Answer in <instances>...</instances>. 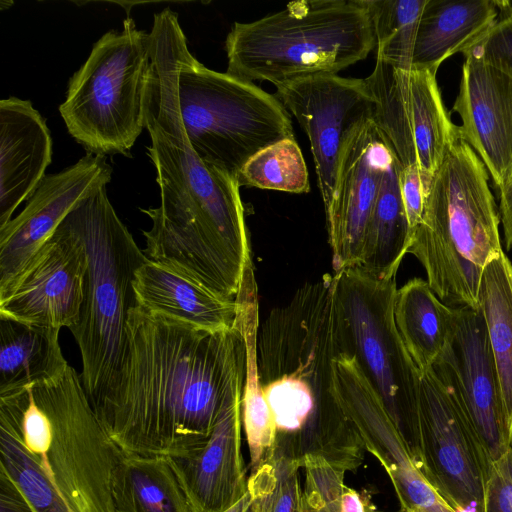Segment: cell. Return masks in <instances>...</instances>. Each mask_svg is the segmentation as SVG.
I'll list each match as a JSON object with an SVG mask.
<instances>
[{
  "label": "cell",
  "mask_w": 512,
  "mask_h": 512,
  "mask_svg": "<svg viewBox=\"0 0 512 512\" xmlns=\"http://www.w3.org/2000/svg\"><path fill=\"white\" fill-rule=\"evenodd\" d=\"M145 94L147 153L156 169L161 204L140 209L146 257L225 297H234L253 265L239 184L205 164L185 133L177 96L180 51L187 40L170 8L156 13Z\"/></svg>",
  "instance_id": "6da1fadb"
},
{
  "label": "cell",
  "mask_w": 512,
  "mask_h": 512,
  "mask_svg": "<svg viewBox=\"0 0 512 512\" xmlns=\"http://www.w3.org/2000/svg\"><path fill=\"white\" fill-rule=\"evenodd\" d=\"M244 368L237 321L208 331L136 304L116 384L95 412L124 453L180 456L209 436Z\"/></svg>",
  "instance_id": "7a4b0ae2"
},
{
  "label": "cell",
  "mask_w": 512,
  "mask_h": 512,
  "mask_svg": "<svg viewBox=\"0 0 512 512\" xmlns=\"http://www.w3.org/2000/svg\"><path fill=\"white\" fill-rule=\"evenodd\" d=\"M338 339L333 275L301 286L259 324L258 376L275 430V448L299 460L325 459L355 472L365 447L338 400Z\"/></svg>",
  "instance_id": "3957f363"
},
{
  "label": "cell",
  "mask_w": 512,
  "mask_h": 512,
  "mask_svg": "<svg viewBox=\"0 0 512 512\" xmlns=\"http://www.w3.org/2000/svg\"><path fill=\"white\" fill-rule=\"evenodd\" d=\"M489 177L460 138L432 179L413 233L408 253L422 264L434 293L452 308H478L484 269L503 253Z\"/></svg>",
  "instance_id": "277c9868"
},
{
  "label": "cell",
  "mask_w": 512,
  "mask_h": 512,
  "mask_svg": "<svg viewBox=\"0 0 512 512\" xmlns=\"http://www.w3.org/2000/svg\"><path fill=\"white\" fill-rule=\"evenodd\" d=\"M0 410L15 421L26 448L75 512H115L111 481L124 452L73 367L0 395Z\"/></svg>",
  "instance_id": "5b68a950"
},
{
  "label": "cell",
  "mask_w": 512,
  "mask_h": 512,
  "mask_svg": "<svg viewBox=\"0 0 512 512\" xmlns=\"http://www.w3.org/2000/svg\"><path fill=\"white\" fill-rule=\"evenodd\" d=\"M376 47L364 0H302L248 23L225 41L227 73L277 87L337 72Z\"/></svg>",
  "instance_id": "8992f818"
},
{
  "label": "cell",
  "mask_w": 512,
  "mask_h": 512,
  "mask_svg": "<svg viewBox=\"0 0 512 512\" xmlns=\"http://www.w3.org/2000/svg\"><path fill=\"white\" fill-rule=\"evenodd\" d=\"M87 255L84 301L69 330L81 353L83 387L96 411L113 390L126 349V325L137 304L133 278L148 258L118 217L106 186L93 189L67 215Z\"/></svg>",
  "instance_id": "52a82bcc"
},
{
  "label": "cell",
  "mask_w": 512,
  "mask_h": 512,
  "mask_svg": "<svg viewBox=\"0 0 512 512\" xmlns=\"http://www.w3.org/2000/svg\"><path fill=\"white\" fill-rule=\"evenodd\" d=\"M177 96L194 151L205 164L236 180L260 150L294 138L290 114L275 95L205 67L190 53L187 40L180 51Z\"/></svg>",
  "instance_id": "ba28073f"
},
{
  "label": "cell",
  "mask_w": 512,
  "mask_h": 512,
  "mask_svg": "<svg viewBox=\"0 0 512 512\" xmlns=\"http://www.w3.org/2000/svg\"><path fill=\"white\" fill-rule=\"evenodd\" d=\"M151 60L150 35L127 17L93 45L68 83L59 112L70 135L89 153L122 154L145 128V94Z\"/></svg>",
  "instance_id": "9c48e42d"
},
{
  "label": "cell",
  "mask_w": 512,
  "mask_h": 512,
  "mask_svg": "<svg viewBox=\"0 0 512 512\" xmlns=\"http://www.w3.org/2000/svg\"><path fill=\"white\" fill-rule=\"evenodd\" d=\"M338 339L384 403L415 463L420 372L398 332L396 278L380 279L359 267L333 273Z\"/></svg>",
  "instance_id": "30bf717a"
},
{
  "label": "cell",
  "mask_w": 512,
  "mask_h": 512,
  "mask_svg": "<svg viewBox=\"0 0 512 512\" xmlns=\"http://www.w3.org/2000/svg\"><path fill=\"white\" fill-rule=\"evenodd\" d=\"M436 70L404 69L376 59L365 82L375 102L373 121L402 167L417 166L430 187L460 139L447 111Z\"/></svg>",
  "instance_id": "8fae6325"
},
{
  "label": "cell",
  "mask_w": 512,
  "mask_h": 512,
  "mask_svg": "<svg viewBox=\"0 0 512 512\" xmlns=\"http://www.w3.org/2000/svg\"><path fill=\"white\" fill-rule=\"evenodd\" d=\"M491 459L463 412L434 374L420 373L415 465L456 512H484Z\"/></svg>",
  "instance_id": "7c38bea8"
},
{
  "label": "cell",
  "mask_w": 512,
  "mask_h": 512,
  "mask_svg": "<svg viewBox=\"0 0 512 512\" xmlns=\"http://www.w3.org/2000/svg\"><path fill=\"white\" fill-rule=\"evenodd\" d=\"M432 370L477 434L491 461L511 446L498 375L479 308H453L446 343Z\"/></svg>",
  "instance_id": "4fadbf2b"
},
{
  "label": "cell",
  "mask_w": 512,
  "mask_h": 512,
  "mask_svg": "<svg viewBox=\"0 0 512 512\" xmlns=\"http://www.w3.org/2000/svg\"><path fill=\"white\" fill-rule=\"evenodd\" d=\"M274 95L308 136L326 212L349 139L373 120L375 102L370 90L364 79L323 74L281 85Z\"/></svg>",
  "instance_id": "5bb4252c"
},
{
  "label": "cell",
  "mask_w": 512,
  "mask_h": 512,
  "mask_svg": "<svg viewBox=\"0 0 512 512\" xmlns=\"http://www.w3.org/2000/svg\"><path fill=\"white\" fill-rule=\"evenodd\" d=\"M87 255L66 217L25 266L0 287V318L70 329L85 294Z\"/></svg>",
  "instance_id": "9a60e30c"
},
{
  "label": "cell",
  "mask_w": 512,
  "mask_h": 512,
  "mask_svg": "<svg viewBox=\"0 0 512 512\" xmlns=\"http://www.w3.org/2000/svg\"><path fill=\"white\" fill-rule=\"evenodd\" d=\"M338 400L355 427L366 452L387 473L401 510L456 512L416 467L408 446L355 359L340 354L335 360Z\"/></svg>",
  "instance_id": "2e32d148"
},
{
  "label": "cell",
  "mask_w": 512,
  "mask_h": 512,
  "mask_svg": "<svg viewBox=\"0 0 512 512\" xmlns=\"http://www.w3.org/2000/svg\"><path fill=\"white\" fill-rule=\"evenodd\" d=\"M393 156L373 120L364 123L349 139L333 201L325 212L334 273L359 265L368 221Z\"/></svg>",
  "instance_id": "e0dca14e"
},
{
  "label": "cell",
  "mask_w": 512,
  "mask_h": 512,
  "mask_svg": "<svg viewBox=\"0 0 512 512\" xmlns=\"http://www.w3.org/2000/svg\"><path fill=\"white\" fill-rule=\"evenodd\" d=\"M106 157L87 153L72 166L45 175L24 209L0 227V287L51 237L77 203L112 178Z\"/></svg>",
  "instance_id": "ac0fdd59"
},
{
  "label": "cell",
  "mask_w": 512,
  "mask_h": 512,
  "mask_svg": "<svg viewBox=\"0 0 512 512\" xmlns=\"http://www.w3.org/2000/svg\"><path fill=\"white\" fill-rule=\"evenodd\" d=\"M243 381L244 371L231 384L206 440L183 455L169 457L195 512H224L248 490L242 454Z\"/></svg>",
  "instance_id": "d6986e66"
},
{
  "label": "cell",
  "mask_w": 512,
  "mask_h": 512,
  "mask_svg": "<svg viewBox=\"0 0 512 512\" xmlns=\"http://www.w3.org/2000/svg\"><path fill=\"white\" fill-rule=\"evenodd\" d=\"M460 138L484 163L494 186L512 180V74L468 55L453 104Z\"/></svg>",
  "instance_id": "ffe728a7"
},
{
  "label": "cell",
  "mask_w": 512,
  "mask_h": 512,
  "mask_svg": "<svg viewBox=\"0 0 512 512\" xmlns=\"http://www.w3.org/2000/svg\"><path fill=\"white\" fill-rule=\"evenodd\" d=\"M52 138L29 100L0 101V227L28 200L51 163Z\"/></svg>",
  "instance_id": "44dd1931"
},
{
  "label": "cell",
  "mask_w": 512,
  "mask_h": 512,
  "mask_svg": "<svg viewBox=\"0 0 512 512\" xmlns=\"http://www.w3.org/2000/svg\"><path fill=\"white\" fill-rule=\"evenodd\" d=\"M137 305L160 315L208 331L235 327L236 299L224 297L195 279L151 260L135 272Z\"/></svg>",
  "instance_id": "7402d4cb"
},
{
  "label": "cell",
  "mask_w": 512,
  "mask_h": 512,
  "mask_svg": "<svg viewBox=\"0 0 512 512\" xmlns=\"http://www.w3.org/2000/svg\"><path fill=\"white\" fill-rule=\"evenodd\" d=\"M499 15L495 0H427L418 23L412 67L438 70L456 53L466 55Z\"/></svg>",
  "instance_id": "603a6c76"
},
{
  "label": "cell",
  "mask_w": 512,
  "mask_h": 512,
  "mask_svg": "<svg viewBox=\"0 0 512 512\" xmlns=\"http://www.w3.org/2000/svg\"><path fill=\"white\" fill-rule=\"evenodd\" d=\"M111 495L115 512H195L166 456L124 453Z\"/></svg>",
  "instance_id": "cb8c5ba5"
},
{
  "label": "cell",
  "mask_w": 512,
  "mask_h": 512,
  "mask_svg": "<svg viewBox=\"0 0 512 512\" xmlns=\"http://www.w3.org/2000/svg\"><path fill=\"white\" fill-rule=\"evenodd\" d=\"M401 168L394 155L384 172L357 266L380 279L396 278L412 243V232L400 192Z\"/></svg>",
  "instance_id": "d4e9b609"
},
{
  "label": "cell",
  "mask_w": 512,
  "mask_h": 512,
  "mask_svg": "<svg viewBox=\"0 0 512 512\" xmlns=\"http://www.w3.org/2000/svg\"><path fill=\"white\" fill-rule=\"evenodd\" d=\"M59 331L0 318V395L50 379L67 368Z\"/></svg>",
  "instance_id": "484cf974"
},
{
  "label": "cell",
  "mask_w": 512,
  "mask_h": 512,
  "mask_svg": "<svg viewBox=\"0 0 512 512\" xmlns=\"http://www.w3.org/2000/svg\"><path fill=\"white\" fill-rule=\"evenodd\" d=\"M394 317L419 372L430 369L448 338L453 308L438 298L427 281L413 278L397 290Z\"/></svg>",
  "instance_id": "4316f807"
},
{
  "label": "cell",
  "mask_w": 512,
  "mask_h": 512,
  "mask_svg": "<svg viewBox=\"0 0 512 512\" xmlns=\"http://www.w3.org/2000/svg\"><path fill=\"white\" fill-rule=\"evenodd\" d=\"M478 308L486 324L506 425L512 438V263L504 252L484 269Z\"/></svg>",
  "instance_id": "83f0119b"
},
{
  "label": "cell",
  "mask_w": 512,
  "mask_h": 512,
  "mask_svg": "<svg viewBox=\"0 0 512 512\" xmlns=\"http://www.w3.org/2000/svg\"><path fill=\"white\" fill-rule=\"evenodd\" d=\"M0 467L22 490L35 512H75L22 441L15 421L0 410Z\"/></svg>",
  "instance_id": "f1b7e54d"
},
{
  "label": "cell",
  "mask_w": 512,
  "mask_h": 512,
  "mask_svg": "<svg viewBox=\"0 0 512 512\" xmlns=\"http://www.w3.org/2000/svg\"><path fill=\"white\" fill-rule=\"evenodd\" d=\"M427 0H364L376 39L377 59L412 68L421 13Z\"/></svg>",
  "instance_id": "f546056e"
},
{
  "label": "cell",
  "mask_w": 512,
  "mask_h": 512,
  "mask_svg": "<svg viewBox=\"0 0 512 512\" xmlns=\"http://www.w3.org/2000/svg\"><path fill=\"white\" fill-rule=\"evenodd\" d=\"M239 186L307 193L309 175L301 149L294 138L283 139L256 153L237 176Z\"/></svg>",
  "instance_id": "4dcf8cb0"
},
{
  "label": "cell",
  "mask_w": 512,
  "mask_h": 512,
  "mask_svg": "<svg viewBox=\"0 0 512 512\" xmlns=\"http://www.w3.org/2000/svg\"><path fill=\"white\" fill-rule=\"evenodd\" d=\"M302 463L274 449L273 455L250 470L248 492L250 512H300Z\"/></svg>",
  "instance_id": "1f68e13d"
},
{
  "label": "cell",
  "mask_w": 512,
  "mask_h": 512,
  "mask_svg": "<svg viewBox=\"0 0 512 512\" xmlns=\"http://www.w3.org/2000/svg\"><path fill=\"white\" fill-rule=\"evenodd\" d=\"M302 468L305 476L302 488L303 512H340V500L346 487L345 472L316 456H306Z\"/></svg>",
  "instance_id": "d6a6232c"
},
{
  "label": "cell",
  "mask_w": 512,
  "mask_h": 512,
  "mask_svg": "<svg viewBox=\"0 0 512 512\" xmlns=\"http://www.w3.org/2000/svg\"><path fill=\"white\" fill-rule=\"evenodd\" d=\"M499 15L484 38L465 57L473 55L512 74V3L497 1Z\"/></svg>",
  "instance_id": "836d02e7"
},
{
  "label": "cell",
  "mask_w": 512,
  "mask_h": 512,
  "mask_svg": "<svg viewBox=\"0 0 512 512\" xmlns=\"http://www.w3.org/2000/svg\"><path fill=\"white\" fill-rule=\"evenodd\" d=\"M484 512H512V446L491 463L485 485Z\"/></svg>",
  "instance_id": "e575fe53"
},
{
  "label": "cell",
  "mask_w": 512,
  "mask_h": 512,
  "mask_svg": "<svg viewBox=\"0 0 512 512\" xmlns=\"http://www.w3.org/2000/svg\"><path fill=\"white\" fill-rule=\"evenodd\" d=\"M399 185L403 205L413 237V233L422 218L424 203L429 186L417 166L401 168Z\"/></svg>",
  "instance_id": "d590c367"
},
{
  "label": "cell",
  "mask_w": 512,
  "mask_h": 512,
  "mask_svg": "<svg viewBox=\"0 0 512 512\" xmlns=\"http://www.w3.org/2000/svg\"><path fill=\"white\" fill-rule=\"evenodd\" d=\"M0 512H35L22 490L0 467Z\"/></svg>",
  "instance_id": "8d00e7d4"
},
{
  "label": "cell",
  "mask_w": 512,
  "mask_h": 512,
  "mask_svg": "<svg viewBox=\"0 0 512 512\" xmlns=\"http://www.w3.org/2000/svg\"><path fill=\"white\" fill-rule=\"evenodd\" d=\"M499 215L504 228L507 247H512V180L498 189Z\"/></svg>",
  "instance_id": "74e56055"
},
{
  "label": "cell",
  "mask_w": 512,
  "mask_h": 512,
  "mask_svg": "<svg viewBox=\"0 0 512 512\" xmlns=\"http://www.w3.org/2000/svg\"><path fill=\"white\" fill-rule=\"evenodd\" d=\"M370 496L365 490L358 492L346 486L340 500V512H366Z\"/></svg>",
  "instance_id": "f35d334b"
},
{
  "label": "cell",
  "mask_w": 512,
  "mask_h": 512,
  "mask_svg": "<svg viewBox=\"0 0 512 512\" xmlns=\"http://www.w3.org/2000/svg\"><path fill=\"white\" fill-rule=\"evenodd\" d=\"M251 506V496L247 490L245 495L238 500L233 506L225 510L224 512H249Z\"/></svg>",
  "instance_id": "ab89813d"
},
{
  "label": "cell",
  "mask_w": 512,
  "mask_h": 512,
  "mask_svg": "<svg viewBox=\"0 0 512 512\" xmlns=\"http://www.w3.org/2000/svg\"><path fill=\"white\" fill-rule=\"evenodd\" d=\"M366 512H382V511H379L376 508V506L373 504L371 496H370V498L368 499V502H367Z\"/></svg>",
  "instance_id": "60d3db41"
},
{
  "label": "cell",
  "mask_w": 512,
  "mask_h": 512,
  "mask_svg": "<svg viewBox=\"0 0 512 512\" xmlns=\"http://www.w3.org/2000/svg\"><path fill=\"white\" fill-rule=\"evenodd\" d=\"M398 512H424V511H422V510H407V511H406V510H401V509H399V511H398Z\"/></svg>",
  "instance_id": "b9f144b4"
},
{
  "label": "cell",
  "mask_w": 512,
  "mask_h": 512,
  "mask_svg": "<svg viewBox=\"0 0 512 512\" xmlns=\"http://www.w3.org/2000/svg\"><path fill=\"white\" fill-rule=\"evenodd\" d=\"M300 512H303V509H302V507H301V510H300Z\"/></svg>",
  "instance_id": "7bdbcfd3"
},
{
  "label": "cell",
  "mask_w": 512,
  "mask_h": 512,
  "mask_svg": "<svg viewBox=\"0 0 512 512\" xmlns=\"http://www.w3.org/2000/svg\"><path fill=\"white\" fill-rule=\"evenodd\" d=\"M250 512V511H249Z\"/></svg>",
  "instance_id": "ee69618b"
}]
</instances>
